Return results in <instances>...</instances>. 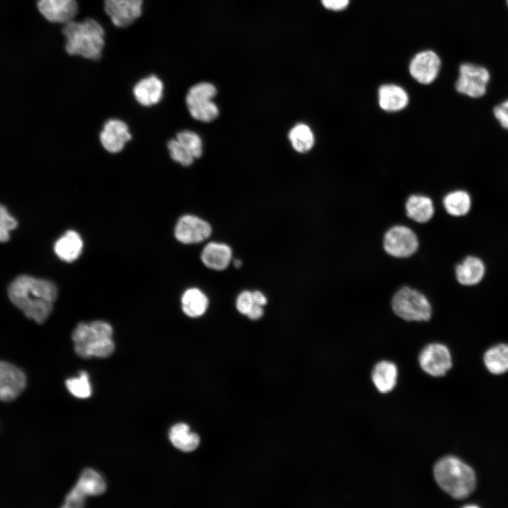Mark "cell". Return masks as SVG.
<instances>
[{"label": "cell", "mask_w": 508, "mask_h": 508, "mask_svg": "<svg viewBox=\"0 0 508 508\" xmlns=\"http://www.w3.org/2000/svg\"><path fill=\"white\" fill-rule=\"evenodd\" d=\"M66 385L68 390L78 398H88L92 394L89 376L85 371H81L78 377L68 379Z\"/></svg>", "instance_id": "f1b7e54d"}, {"label": "cell", "mask_w": 508, "mask_h": 508, "mask_svg": "<svg viewBox=\"0 0 508 508\" xmlns=\"http://www.w3.org/2000/svg\"><path fill=\"white\" fill-rule=\"evenodd\" d=\"M169 439L172 445L183 452H192L199 445V436L190 431V427L183 423L172 426L169 432Z\"/></svg>", "instance_id": "4316f807"}, {"label": "cell", "mask_w": 508, "mask_h": 508, "mask_svg": "<svg viewBox=\"0 0 508 508\" xmlns=\"http://www.w3.org/2000/svg\"><path fill=\"white\" fill-rule=\"evenodd\" d=\"M62 32L66 39L65 49L70 55L97 60L104 46V30L95 20H71L65 23Z\"/></svg>", "instance_id": "7a4b0ae2"}, {"label": "cell", "mask_w": 508, "mask_h": 508, "mask_svg": "<svg viewBox=\"0 0 508 508\" xmlns=\"http://www.w3.org/2000/svg\"><path fill=\"white\" fill-rule=\"evenodd\" d=\"M112 336V327L105 321L80 322L72 333L75 351L83 358H107L114 351Z\"/></svg>", "instance_id": "3957f363"}, {"label": "cell", "mask_w": 508, "mask_h": 508, "mask_svg": "<svg viewBox=\"0 0 508 508\" xmlns=\"http://www.w3.org/2000/svg\"><path fill=\"white\" fill-rule=\"evenodd\" d=\"M393 313L406 322H426L433 314V307L428 296L421 290L404 285L399 288L391 298Z\"/></svg>", "instance_id": "5b68a950"}, {"label": "cell", "mask_w": 508, "mask_h": 508, "mask_svg": "<svg viewBox=\"0 0 508 508\" xmlns=\"http://www.w3.org/2000/svg\"><path fill=\"white\" fill-rule=\"evenodd\" d=\"M83 242L80 234L74 230H68L56 240L54 250L63 261L71 262L80 255Z\"/></svg>", "instance_id": "44dd1931"}, {"label": "cell", "mask_w": 508, "mask_h": 508, "mask_svg": "<svg viewBox=\"0 0 508 508\" xmlns=\"http://www.w3.org/2000/svg\"><path fill=\"white\" fill-rule=\"evenodd\" d=\"M418 361L421 368L426 373L440 377L452 366V356L449 346L440 341H430L419 351Z\"/></svg>", "instance_id": "9c48e42d"}, {"label": "cell", "mask_w": 508, "mask_h": 508, "mask_svg": "<svg viewBox=\"0 0 508 508\" xmlns=\"http://www.w3.org/2000/svg\"><path fill=\"white\" fill-rule=\"evenodd\" d=\"M216 95L217 89L212 83L202 82L193 85L186 97V105L192 117L206 123L217 119L219 110L212 101Z\"/></svg>", "instance_id": "52a82bcc"}, {"label": "cell", "mask_w": 508, "mask_h": 508, "mask_svg": "<svg viewBox=\"0 0 508 508\" xmlns=\"http://www.w3.org/2000/svg\"><path fill=\"white\" fill-rule=\"evenodd\" d=\"M26 377L18 367L0 361V400L10 401L15 399L24 389Z\"/></svg>", "instance_id": "9a60e30c"}, {"label": "cell", "mask_w": 508, "mask_h": 508, "mask_svg": "<svg viewBox=\"0 0 508 508\" xmlns=\"http://www.w3.org/2000/svg\"><path fill=\"white\" fill-rule=\"evenodd\" d=\"M289 140L298 152L305 153L312 149L315 137L311 128L305 123H297L289 132Z\"/></svg>", "instance_id": "83f0119b"}, {"label": "cell", "mask_w": 508, "mask_h": 508, "mask_svg": "<svg viewBox=\"0 0 508 508\" xmlns=\"http://www.w3.org/2000/svg\"><path fill=\"white\" fill-rule=\"evenodd\" d=\"M167 147L171 157L181 165L187 167L193 162L195 158L193 155L177 139L169 140Z\"/></svg>", "instance_id": "4dcf8cb0"}, {"label": "cell", "mask_w": 508, "mask_h": 508, "mask_svg": "<svg viewBox=\"0 0 508 508\" xmlns=\"http://www.w3.org/2000/svg\"><path fill=\"white\" fill-rule=\"evenodd\" d=\"M164 86L161 80L155 75H150L139 80L134 86L133 92L136 100L143 106L158 103L163 95Z\"/></svg>", "instance_id": "ffe728a7"}, {"label": "cell", "mask_w": 508, "mask_h": 508, "mask_svg": "<svg viewBox=\"0 0 508 508\" xmlns=\"http://www.w3.org/2000/svg\"><path fill=\"white\" fill-rule=\"evenodd\" d=\"M490 80V75L487 68L480 65L464 63L459 66L455 88L461 95L477 99L485 95Z\"/></svg>", "instance_id": "ba28073f"}, {"label": "cell", "mask_w": 508, "mask_h": 508, "mask_svg": "<svg viewBox=\"0 0 508 508\" xmlns=\"http://www.w3.org/2000/svg\"><path fill=\"white\" fill-rule=\"evenodd\" d=\"M211 234L210 224L205 220L192 214L181 217L174 229L176 238L185 244L202 242L208 238Z\"/></svg>", "instance_id": "8fae6325"}, {"label": "cell", "mask_w": 508, "mask_h": 508, "mask_svg": "<svg viewBox=\"0 0 508 508\" xmlns=\"http://www.w3.org/2000/svg\"><path fill=\"white\" fill-rule=\"evenodd\" d=\"M409 101L406 91L398 85L385 84L379 87L378 103L385 111H399L406 107Z\"/></svg>", "instance_id": "d6986e66"}, {"label": "cell", "mask_w": 508, "mask_h": 508, "mask_svg": "<svg viewBox=\"0 0 508 508\" xmlns=\"http://www.w3.org/2000/svg\"><path fill=\"white\" fill-rule=\"evenodd\" d=\"M483 363L492 374L499 375L508 371V344L500 342L490 346L483 354Z\"/></svg>", "instance_id": "d4e9b609"}, {"label": "cell", "mask_w": 508, "mask_h": 508, "mask_svg": "<svg viewBox=\"0 0 508 508\" xmlns=\"http://www.w3.org/2000/svg\"><path fill=\"white\" fill-rule=\"evenodd\" d=\"M8 294L11 301L28 318L41 324L52 313L57 289L49 280L20 275L11 282Z\"/></svg>", "instance_id": "6da1fadb"}, {"label": "cell", "mask_w": 508, "mask_h": 508, "mask_svg": "<svg viewBox=\"0 0 508 508\" xmlns=\"http://www.w3.org/2000/svg\"><path fill=\"white\" fill-rule=\"evenodd\" d=\"M177 139L193 155L199 158L202 154V141L200 137L191 131H183L176 134Z\"/></svg>", "instance_id": "f546056e"}, {"label": "cell", "mask_w": 508, "mask_h": 508, "mask_svg": "<svg viewBox=\"0 0 508 508\" xmlns=\"http://www.w3.org/2000/svg\"><path fill=\"white\" fill-rule=\"evenodd\" d=\"M385 253L397 259H406L413 255L419 248V238L409 225L396 224L389 226L382 236Z\"/></svg>", "instance_id": "8992f818"}, {"label": "cell", "mask_w": 508, "mask_h": 508, "mask_svg": "<svg viewBox=\"0 0 508 508\" xmlns=\"http://www.w3.org/2000/svg\"><path fill=\"white\" fill-rule=\"evenodd\" d=\"M37 8L47 20L64 24L73 20L78 10L75 0H38Z\"/></svg>", "instance_id": "2e32d148"}, {"label": "cell", "mask_w": 508, "mask_h": 508, "mask_svg": "<svg viewBox=\"0 0 508 508\" xmlns=\"http://www.w3.org/2000/svg\"><path fill=\"white\" fill-rule=\"evenodd\" d=\"M398 370L397 365L389 360L377 362L372 370V379L377 389L382 393L392 390L396 385Z\"/></svg>", "instance_id": "603a6c76"}, {"label": "cell", "mask_w": 508, "mask_h": 508, "mask_svg": "<svg viewBox=\"0 0 508 508\" xmlns=\"http://www.w3.org/2000/svg\"><path fill=\"white\" fill-rule=\"evenodd\" d=\"M99 138L106 150L116 153L123 148L125 144L131 140V135L123 121L111 119L104 124Z\"/></svg>", "instance_id": "e0dca14e"}, {"label": "cell", "mask_w": 508, "mask_h": 508, "mask_svg": "<svg viewBox=\"0 0 508 508\" xmlns=\"http://www.w3.org/2000/svg\"><path fill=\"white\" fill-rule=\"evenodd\" d=\"M404 209L406 217L412 222L418 224L428 223L435 214L433 200L422 195H412L409 197Z\"/></svg>", "instance_id": "ac0fdd59"}, {"label": "cell", "mask_w": 508, "mask_h": 508, "mask_svg": "<svg viewBox=\"0 0 508 508\" xmlns=\"http://www.w3.org/2000/svg\"><path fill=\"white\" fill-rule=\"evenodd\" d=\"M234 265L236 268H239L241 266V262L239 260H235L234 262Z\"/></svg>", "instance_id": "74e56055"}, {"label": "cell", "mask_w": 508, "mask_h": 508, "mask_svg": "<svg viewBox=\"0 0 508 508\" xmlns=\"http://www.w3.org/2000/svg\"><path fill=\"white\" fill-rule=\"evenodd\" d=\"M252 297L255 304L262 306L267 303V298L259 291L252 292Z\"/></svg>", "instance_id": "8d00e7d4"}, {"label": "cell", "mask_w": 508, "mask_h": 508, "mask_svg": "<svg viewBox=\"0 0 508 508\" xmlns=\"http://www.w3.org/2000/svg\"><path fill=\"white\" fill-rule=\"evenodd\" d=\"M143 0H104V11L119 28L132 24L142 13Z\"/></svg>", "instance_id": "5bb4252c"}, {"label": "cell", "mask_w": 508, "mask_h": 508, "mask_svg": "<svg viewBox=\"0 0 508 508\" xmlns=\"http://www.w3.org/2000/svg\"><path fill=\"white\" fill-rule=\"evenodd\" d=\"M209 304L206 295L198 288L186 290L181 296V308L183 313L190 318L202 315Z\"/></svg>", "instance_id": "484cf974"}, {"label": "cell", "mask_w": 508, "mask_h": 508, "mask_svg": "<svg viewBox=\"0 0 508 508\" xmlns=\"http://www.w3.org/2000/svg\"><path fill=\"white\" fill-rule=\"evenodd\" d=\"M507 5H508V0H507Z\"/></svg>", "instance_id": "f35d334b"}, {"label": "cell", "mask_w": 508, "mask_h": 508, "mask_svg": "<svg viewBox=\"0 0 508 508\" xmlns=\"http://www.w3.org/2000/svg\"><path fill=\"white\" fill-rule=\"evenodd\" d=\"M434 476L439 486L452 497L463 499L468 496L476 486L473 469L454 456H445L434 467Z\"/></svg>", "instance_id": "277c9868"}, {"label": "cell", "mask_w": 508, "mask_h": 508, "mask_svg": "<svg viewBox=\"0 0 508 508\" xmlns=\"http://www.w3.org/2000/svg\"><path fill=\"white\" fill-rule=\"evenodd\" d=\"M106 490V483L101 475L92 468H86L66 497V508H78L84 506L87 496H96L103 494Z\"/></svg>", "instance_id": "30bf717a"}, {"label": "cell", "mask_w": 508, "mask_h": 508, "mask_svg": "<svg viewBox=\"0 0 508 508\" xmlns=\"http://www.w3.org/2000/svg\"><path fill=\"white\" fill-rule=\"evenodd\" d=\"M263 315V309L262 306L258 304H253L248 314L246 315L248 318L253 320L260 319Z\"/></svg>", "instance_id": "d590c367"}, {"label": "cell", "mask_w": 508, "mask_h": 508, "mask_svg": "<svg viewBox=\"0 0 508 508\" xmlns=\"http://www.w3.org/2000/svg\"><path fill=\"white\" fill-rule=\"evenodd\" d=\"M17 225L16 219L10 215L4 205L0 204V242L8 241L9 232Z\"/></svg>", "instance_id": "1f68e13d"}, {"label": "cell", "mask_w": 508, "mask_h": 508, "mask_svg": "<svg viewBox=\"0 0 508 508\" xmlns=\"http://www.w3.org/2000/svg\"><path fill=\"white\" fill-rule=\"evenodd\" d=\"M254 302L252 297V292L244 291L241 292L236 299V308L238 311L242 314L247 315Z\"/></svg>", "instance_id": "836d02e7"}, {"label": "cell", "mask_w": 508, "mask_h": 508, "mask_svg": "<svg viewBox=\"0 0 508 508\" xmlns=\"http://www.w3.org/2000/svg\"><path fill=\"white\" fill-rule=\"evenodd\" d=\"M441 67L439 56L432 50L417 53L409 66L410 75L417 82L423 85L433 83L437 77Z\"/></svg>", "instance_id": "7c38bea8"}, {"label": "cell", "mask_w": 508, "mask_h": 508, "mask_svg": "<svg viewBox=\"0 0 508 508\" xmlns=\"http://www.w3.org/2000/svg\"><path fill=\"white\" fill-rule=\"evenodd\" d=\"M492 114L500 126L508 131V99L495 105Z\"/></svg>", "instance_id": "d6a6232c"}, {"label": "cell", "mask_w": 508, "mask_h": 508, "mask_svg": "<svg viewBox=\"0 0 508 508\" xmlns=\"http://www.w3.org/2000/svg\"><path fill=\"white\" fill-rule=\"evenodd\" d=\"M454 272L456 281L459 285L473 287L480 284L485 279L487 267L481 257L468 254L454 265Z\"/></svg>", "instance_id": "4fadbf2b"}, {"label": "cell", "mask_w": 508, "mask_h": 508, "mask_svg": "<svg viewBox=\"0 0 508 508\" xmlns=\"http://www.w3.org/2000/svg\"><path fill=\"white\" fill-rule=\"evenodd\" d=\"M442 205L446 213L453 218L468 215L472 207V198L464 190H452L443 198Z\"/></svg>", "instance_id": "cb8c5ba5"}, {"label": "cell", "mask_w": 508, "mask_h": 508, "mask_svg": "<svg viewBox=\"0 0 508 508\" xmlns=\"http://www.w3.org/2000/svg\"><path fill=\"white\" fill-rule=\"evenodd\" d=\"M350 0H321L322 6L330 11H339L345 9Z\"/></svg>", "instance_id": "e575fe53"}, {"label": "cell", "mask_w": 508, "mask_h": 508, "mask_svg": "<svg viewBox=\"0 0 508 508\" xmlns=\"http://www.w3.org/2000/svg\"><path fill=\"white\" fill-rule=\"evenodd\" d=\"M232 257L231 248L225 243L210 242L201 253L203 264L212 270H224L229 265Z\"/></svg>", "instance_id": "7402d4cb"}]
</instances>
